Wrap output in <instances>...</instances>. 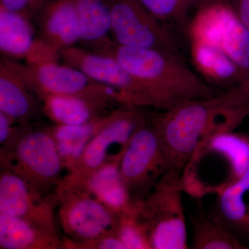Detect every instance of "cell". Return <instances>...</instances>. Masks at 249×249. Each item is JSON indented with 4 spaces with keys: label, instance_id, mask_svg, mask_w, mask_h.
Segmentation results:
<instances>
[{
    "label": "cell",
    "instance_id": "14",
    "mask_svg": "<svg viewBox=\"0 0 249 249\" xmlns=\"http://www.w3.org/2000/svg\"><path fill=\"white\" fill-rule=\"evenodd\" d=\"M36 30L28 16L0 6V49L6 58L24 59L29 65L57 62L60 53L36 36Z\"/></svg>",
    "mask_w": 249,
    "mask_h": 249
},
{
    "label": "cell",
    "instance_id": "2",
    "mask_svg": "<svg viewBox=\"0 0 249 249\" xmlns=\"http://www.w3.org/2000/svg\"><path fill=\"white\" fill-rule=\"evenodd\" d=\"M114 57L131 73L155 90L163 111L191 100L216 95L206 80L195 73L182 57L163 51L115 45Z\"/></svg>",
    "mask_w": 249,
    "mask_h": 249
},
{
    "label": "cell",
    "instance_id": "27",
    "mask_svg": "<svg viewBox=\"0 0 249 249\" xmlns=\"http://www.w3.org/2000/svg\"><path fill=\"white\" fill-rule=\"evenodd\" d=\"M16 122L10 116L0 111V145L1 150L6 148L11 142L17 138L22 129H16L14 127Z\"/></svg>",
    "mask_w": 249,
    "mask_h": 249
},
{
    "label": "cell",
    "instance_id": "25",
    "mask_svg": "<svg viewBox=\"0 0 249 249\" xmlns=\"http://www.w3.org/2000/svg\"><path fill=\"white\" fill-rule=\"evenodd\" d=\"M142 7L161 22L186 25L192 9L204 0H137Z\"/></svg>",
    "mask_w": 249,
    "mask_h": 249
},
{
    "label": "cell",
    "instance_id": "16",
    "mask_svg": "<svg viewBox=\"0 0 249 249\" xmlns=\"http://www.w3.org/2000/svg\"><path fill=\"white\" fill-rule=\"evenodd\" d=\"M214 218L238 236L249 237V168L238 180L216 195Z\"/></svg>",
    "mask_w": 249,
    "mask_h": 249
},
{
    "label": "cell",
    "instance_id": "10",
    "mask_svg": "<svg viewBox=\"0 0 249 249\" xmlns=\"http://www.w3.org/2000/svg\"><path fill=\"white\" fill-rule=\"evenodd\" d=\"M60 54L67 65L124 93L133 107H153L163 110L161 101L155 90L126 70L114 57L75 46Z\"/></svg>",
    "mask_w": 249,
    "mask_h": 249
},
{
    "label": "cell",
    "instance_id": "1",
    "mask_svg": "<svg viewBox=\"0 0 249 249\" xmlns=\"http://www.w3.org/2000/svg\"><path fill=\"white\" fill-rule=\"evenodd\" d=\"M249 116V79L211 98L191 100L152 116L170 170H183L193 152L214 134L233 132Z\"/></svg>",
    "mask_w": 249,
    "mask_h": 249
},
{
    "label": "cell",
    "instance_id": "18",
    "mask_svg": "<svg viewBox=\"0 0 249 249\" xmlns=\"http://www.w3.org/2000/svg\"><path fill=\"white\" fill-rule=\"evenodd\" d=\"M114 109L106 115L80 124H59L50 129L69 174L76 168L93 137L116 115Z\"/></svg>",
    "mask_w": 249,
    "mask_h": 249
},
{
    "label": "cell",
    "instance_id": "7",
    "mask_svg": "<svg viewBox=\"0 0 249 249\" xmlns=\"http://www.w3.org/2000/svg\"><path fill=\"white\" fill-rule=\"evenodd\" d=\"M1 60L40 98L47 95H67L107 101L121 107L128 106V100L119 90L95 81L67 64L47 62L24 65L6 57Z\"/></svg>",
    "mask_w": 249,
    "mask_h": 249
},
{
    "label": "cell",
    "instance_id": "13",
    "mask_svg": "<svg viewBox=\"0 0 249 249\" xmlns=\"http://www.w3.org/2000/svg\"><path fill=\"white\" fill-rule=\"evenodd\" d=\"M0 213L21 218L58 234L52 203L4 167L0 173Z\"/></svg>",
    "mask_w": 249,
    "mask_h": 249
},
{
    "label": "cell",
    "instance_id": "6",
    "mask_svg": "<svg viewBox=\"0 0 249 249\" xmlns=\"http://www.w3.org/2000/svg\"><path fill=\"white\" fill-rule=\"evenodd\" d=\"M182 174L181 170L167 171L136 209L151 249L188 248Z\"/></svg>",
    "mask_w": 249,
    "mask_h": 249
},
{
    "label": "cell",
    "instance_id": "20",
    "mask_svg": "<svg viewBox=\"0 0 249 249\" xmlns=\"http://www.w3.org/2000/svg\"><path fill=\"white\" fill-rule=\"evenodd\" d=\"M40 99L46 115L59 124H85L113 111L109 110L112 103L101 100L67 95H47Z\"/></svg>",
    "mask_w": 249,
    "mask_h": 249
},
{
    "label": "cell",
    "instance_id": "8",
    "mask_svg": "<svg viewBox=\"0 0 249 249\" xmlns=\"http://www.w3.org/2000/svg\"><path fill=\"white\" fill-rule=\"evenodd\" d=\"M191 40L222 49L249 79V31L228 0H204L189 27Z\"/></svg>",
    "mask_w": 249,
    "mask_h": 249
},
{
    "label": "cell",
    "instance_id": "9",
    "mask_svg": "<svg viewBox=\"0 0 249 249\" xmlns=\"http://www.w3.org/2000/svg\"><path fill=\"white\" fill-rule=\"evenodd\" d=\"M170 170L160 132L152 116L134 134L119 162L121 178L131 201L138 206Z\"/></svg>",
    "mask_w": 249,
    "mask_h": 249
},
{
    "label": "cell",
    "instance_id": "23",
    "mask_svg": "<svg viewBox=\"0 0 249 249\" xmlns=\"http://www.w3.org/2000/svg\"><path fill=\"white\" fill-rule=\"evenodd\" d=\"M193 62L208 83L227 90L244 83L235 62L218 47L191 41Z\"/></svg>",
    "mask_w": 249,
    "mask_h": 249
},
{
    "label": "cell",
    "instance_id": "29",
    "mask_svg": "<svg viewBox=\"0 0 249 249\" xmlns=\"http://www.w3.org/2000/svg\"><path fill=\"white\" fill-rule=\"evenodd\" d=\"M86 249H125L116 234L105 236L90 244Z\"/></svg>",
    "mask_w": 249,
    "mask_h": 249
},
{
    "label": "cell",
    "instance_id": "26",
    "mask_svg": "<svg viewBox=\"0 0 249 249\" xmlns=\"http://www.w3.org/2000/svg\"><path fill=\"white\" fill-rule=\"evenodd\" d=\"M136 209L121 214L116 235L125 249H151L146 232L136 214Z\"/></svg>",
    "mask_w": 249,
    "mask_h": 249
},
{
    "label": "cell",
    "instance_id": "5",
    "mask_svg": "<svg viewBox=\"0 0 249 249\" xmlns=\"http://www.w3.org/2000/svg\"><path fill=\"white\" fill-rule=\"evenodd\" d=\"M1 167L17 174L52 203L68 172L50 129H22L9 146L1 150ZM53 205V204H52Z\"/></svg>",
    "mask_w": 249,
    "mask_h": 249
},
{
    "label": "cell",
    "instance_id": "3",
    "mask_svg": "<svg viewBox=\"0 0 249 249\" xmlns=\"http://www.w3.org/2000/svg\"><path fill=\"white\" fill-rule=\"evenodd\" d=\"M249 168V134H214L198 145L183 170L184 191L196 197L217 195Z\"/></svg>",
    "mask_w": 249,
    "mask_h": 249
},
{
    "label": "cell",
    "instance_id": "24",
    "mask_svg": "<svg viewBox=\"0 0 249 249\" xmlns=\"http://www.w3.org/2000/svg\"><path fill=\"white\" fill-rule=\"evenodd\" d=\"M192 248L194 249H244L247 247L238 236L212 215L193 216Z\"/></svg>",
    "mask_w": 249,
    "mask_h": 249
},
{
    "label": "cell",
    "instance_id": "21",
    "mask_svg": "<svg viewBox=\"0 0 249 249\" xmlns=\"http://www.w3.org/2000/svg\"><path fill=\"white\" fill-rule=\"evenodd\" d=\"M119 162L106 163L85 178L70 175L81 181L98 200L121 214L133 211L137 207L132 204L121 178Z\"/></svg>",
    "mask_w": 249,
    "mask_h": 249
},
{
    "label": "cell",
    "instance_id": "19",
    "mask_svg": "<svg viewBox=\"0 0 249 249\" xmlns=\"http://www.w3.org/2000/svg\"><path fill=\"white\" fill-rule=\"evenodd\" d=\"M0 249H65L58 233L34 223L0 213Z\"/></svg>",
    "mask_w": 249,
    "mask_h": 249
},
{
    "label": "cell",
    "instance_id": "4",
    "mask_svg": "<svg viewBox=\"0 0 249 249\" xmlns=\"http://www.w3.org/2000/svg\"><path fill=\"white\" fill-rule=\"evenodd\" d=\"M52 204L66 235L65 249H86L101 237L116 234L121 214L98 200L69 174L55 192Z\"/></svg>",
    "mask_w": 249,
    "mask_h": 249
},
{
    "label": "cell",
    "instance_id": "17",
    "mask_svg": "<svg viewBox=\"0 0 249 249\" xmlns=\"http://www.w3.org/2000/svg\"><path fill=\"white\" fill-rule=\"evenodd\" d=\"M80 41L95 53L109 55L116 43L110 40V8L103 0H76Z\"/></svg>",
    "mask_w": 249,
    "mask_h": 249
},
{
    "label": "cell",
    "instance_id": "30",
    "mask_svg": "<svg viewBox=\"0 0 249 249\" xmlns=\"http://www.w3.org/2000/svg\"><path fill=\"white\" fill-rule=\"evenodd\" d=\"M237 17L249 31V0H228Z\"/></svg>",
    "mask_w": 249,
    "mask_h": 249
},
{
    "label": "cell",
    "instance_id": "11",
    "mask_svg": "<svg viewBox=\"0 0 249 249\" xmlns=\"http://www.w3.org/2000/svg\"><path fill=\"white\" fill-rule=\"evenodd\" d=\"M109 8L112 36L117 45L163 51L181 57L171 33L137 0H115Z\"/></svg>",
    "mask_w": 249,
    "mask_h": 249
},
{
    "label": "cell",
    "instance_id": "28",
    "mask_svg": "<svg viewBox=\"0 0 249 249\" xmlns=\"http://www.w3.org/2000/svg\"><path fill=\"white\" fill-rule=\"evenodd\" d=\"M38 0H1V7L11 11L28 16L29 11L36 6Z\"/></svg>",
    "mask_w": 249,
    "mask_h": 249
},
{
    "label": "cell",
    "instance_id": "12",
    "mask_svg": "<svg viewBox=\"0 0 249 249\" xmlns=\"http://www.w3.org/2000/svg\"><path fill=\"white\" fill-rule=\"evenodd\" d=\"M140 108L118 109L114 119L91 139L70 175L85 178L106 163L120 161L134 134L148 118Z\"/></svg>",
    "mask_w": 249,
    "mask_h": 249
},
{
    "label": "cell",
    "instance_id": "22",
    "mask_svg": "<svg viewBox=\"0 0 249 249\" xmlns=\"http://www.w3.org/2000/svg\"><path fill=\"white\" fill-rule=\"evenodd\" d=\"M29 87L4 62L0 63V111L26 126L38 113Z\"/></svg>",
    "mask_w": 249,
    "mask_h": 249
},
{
    "label": "cell",
    "instance_id": "15",
    "mask_svg": "<svg viewBox=\"0 0 249 249\" xmlns=\"http://www.w3.org/2000/svg\"><path fill=\"white\" fill-rule=\"evenodd\" d=\"M36 25L39 38L60 52L80 41L76 0H50L42 5Z\"/></svg>",
    "mask_w": 249,
    "mask_h": 249
}]
</instances>
